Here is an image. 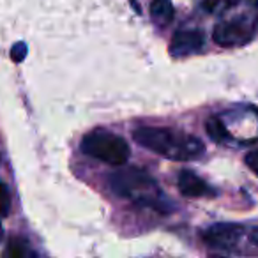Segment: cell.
<instances>
[{
    "instance_id": "obj_1",
    "label": "cell",
    "mask_w": 258,
    "mask_h": 258,
    "mask_svg": "<svg viewBox=\"0 0 258 258\" xmlns=\"http://www.w3.org/2000/svg\"><path fill=\"white\" fill-rule=\"evenodd\" d=\"M133 140L142 147L173 161H193L205 152V145L197 137L170 127H138L133 131Z\"/></svg>"
},
{
    "instance_id": "obj_2",
    "label": "cell",
    "mask_w": 258,
    "mask_h": 258,
    "mask_svg": "<svg viewBox=\"0 0 258 258\" xmlns=\"http://www.w3.org/2000/svg\"><path fill=\"white\" fill-rule=\"evenodd\" d=\"M110 187L115 195L135 202L142 207L154 209L159 214H168L173 211L170 202L163 197L158 182L140 168H122L110 175Z\"/></svg>"
},
{
    "instance_id": "obj_3",
    "label": "cell",
    "mask_w": 258,
    "mask_h": 258,
    "mask_svg": "<svg viewBox=\"0 0 258 258\" xmlns=\"http://www.w3.org/2000/svg\"><path fill=\"white\" fill-rule=\"evenodd\" d=\"M82 152L113 166L124 165L131 156V149L124 138L110 131H103V129L92 131L83 138Z\"/></svg>"
},
{
    "instance_id": "obj_4",
    "label": "cell",
    "mask_w": 258,
    "mask_h": 258,
    "mask_svg": "<svg viewBox=\"0 0 258 258\" xmlns=\"http://www.w3.org/2000/svg\"><path fill=\"white\" fill-rule=\"evenodd\" d=\"M254 34V29L247 25L242 18L232 20V22H221L214 27L212 32V39L219 44V46H242V44L249 43L251 37Z\"/></svg>"
},
{
    "instance_id": "obj_5",
    "label": "cell",
    "mask_w": 258,
    "mask_h": 258,
    "mask_svg": "<svg viewBox=\"0 0 258 258\" xmlns=\"http://www.w3.org/2000/svg\"><path fill=\"white\" fill-rule=\"evenodd\" d=\"M244 235V226L235 223H218L212 225L202 233V239L207 246L218 247V249L230 251L237 246L240 237Z\"/></svg>"
},
{
    "instance_id": "obj_6",
    "label": "cell",
    "mask_w": 258,
    "mask_h": 258,
    "mask_svg": "<svg viewBox=\"0 0 258 258\" xmlns=\"http://www.w3.org/2000/svg\"><path fill=\"white\" fill-rule=\"evenodd\" d=\"M205 46V36L202 30H180L172 37L170 43V55L175 58L189 57L200 53Z\"/></svg>"
},
{
    "instance_id": "obj_7",
    "label": "cell",
    "mask_w": 258,
    "mask_h": 258,
    "mask_svg": "<svg viewBox=\"0 0 258 258\" xmlns=\"http://www.w3.org/2000/svg\"><path fill=\"white\" fill-rule=\"evenodd\" d=\"M177 186H179V191L187 198H200V197H207V195H212L209 184L205 182L204 179L197 175L195 172H189V170H182L177 177Z\"/></svg>"
},
{
    "instance_id": "obj_8",
    "label": "cell",
    "mask_w": 258,
    "mask_h": 258,
    "mask_svg": "<svg viewBox=\"0 0 258 258\" xmlns=\"http://www.w3.org/2000/svg\"><path fill=\"white\" fill-rule=\"evenodd\" d=\"M149 13L158 25H168L175 16L172 0H152L151 6H149Z\"/></svg>"
},
{
    "instance_id": "obj_9",
    "label": "cell",
    "mask_w": 258,
    "mask_h": 258,
    "mask_svg": "<svg viewBox=\"0 0 258 258\" xmlns=\"http://www.w3.org/2000/svg\"><path fill=\"white\" fill-rule=\"evenodd\" d=\"M205 131H207L209 137H211L214 142H218V144L226 142L230 138L228 129H226V125L223 124V120L219 117L207 118V122H205Z\"/></svg>"
},
{
    "instance_id": "obj_10",
    "label": "cell",
    "mask_w": 258,
    "mask_h": 258,
    "mask_svg": "<svg viewBox=\"0 0 258 258\" xmlns=\"http://www.w3.org/2000/svg\"><path fill=\"white\" fill-rule=\"evenodd\" d=\"M6 256H11V258H25L34 254L32 251L29 249V244L22 239H11L8 244V249H6Z\"/></svg>"
},
{
    "instance_id": "obj_11",
    "label": "cell",
    "mask_w": 258,
    "mask_h": 258,
    "mask_svg": "<svg viewBox=\"0 0 258 258\" xmlns=\"http://www.w3.org/2000/svg\"><path fill=\"white\" fill-rule=\"evenodd\" d=\"M9 212H11V193L4 182H0V218H6Z\"/></svg>"
},
{
    "instance_id": "obj_12",
    "label": "cell",
    "mask_w": 258,
    "mask_h": 258,
    "mask_svg": "<svg viewBox=\"0 0 258 258\" xmlns=\"http://www.w3.org/2000/svg\"><path fill=\"white\" fill-rule=\"evenodd\" d=\"M27 51H29V48H27L25 43H16L11 50V58L15 62H22L27 57Z\"/></svg>"
},
{
    "instance_id": "obj_13",
    "label": "cell",
    "mask_w": 258,
    "mask_h": 258,
    "mask_svg": "<svg viewBox=\"0 0 258 258\" xmlns=\"http://www.w3.org/2000/svg\"><path fill=\"white\" fill-rule=\"evenodd\" d=\"M246 165L249 166V170L258 177V149L251 151L249 154H246Z\"/></svg>"
},
{
    "instance_id": "obj_14",
    "label": "cell",
    "mask_w": 258,
    "mask_h": 258,
    "mask_svg": "<svg viewBox=\"0 0 258 258\" xmlns=\"http://www.w3.org/2000/svg\"><path fill=\"white\" fill-rule=\"evenodd\" d=\"M219 4H221V0H204V2H202V8L207 13H214V11H218Z\"/></svg>"
},
{
    "instance_id": "obj_15",
    "label": "cell",
    "mask_w": 258,
    "mask_h": 258,
    "mask_svg": "<svg viewBox=\"0 0 258 258\" xmlns=\"http://www.w3.org/2000/svg\"><path fill=\"white\" fill-rule=\"evenodd\" d=\"M249 240H251V244L258 246V228H253L249 232Z\"/></svg>"
},
{
    "instance_id": "obj_16",
    "label": "cell",
    "mask_w": 258,
    "mask_h": 258,
    "mask_svg": "<svg viewBox=\"0 0 258 258\" xmlns=\"http://www.w3.org/2000/svg\"><path fill=\"white\" fill-rule=\"evenodd\" d=\"M225 4H226V8H232V6H237V4H239V0H226Z\"/></svg>"
},
{
    "instance_id": "obj_17",
    "label": "cell",
    "mask_w": 258,
    "mask_h": 258,
    "mask_svg": "<svg viewBox=\"0 0 258 258\" xmlns=\"http://www.w3.org/2000/svg\"><path fill=\"white\" fill-rule=\"evenodd\" d=\"M4 239V226H2V221H0V242Z\"/></svg>"
},
{
    "instance_id": "obj_18",
    "label": "cell",
    "mask_w": 258,
    "mask_h": 258,
    "mask_svg": "<svg viewBox=\"0 0 258 258\" xmlns=\"http://www.w3.org/2000/svg\"><path fill=\"white\" fill-rule=\"evenodd\" d=\"M251 2H253V4H258V0H251Z\"/></svg>"
}]
</instances>
